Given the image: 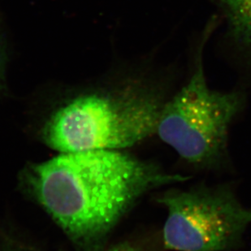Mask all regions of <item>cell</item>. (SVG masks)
Instances as JSON below:
<instances>
[{"label": "cell", "instance_id": "5b68a950", "mask_svg": "<svg viewBox=\"0 0 251 251\" xmlns=\"http://www.w3.org/2000/svg\"><path fill=\"white\" fill-rule=\"evenodd\" d=\"M225 12L235 40L251 50V0H215Z\"/></svg>", "mask_w": 251, "mask_h": 251}, {"label": "cell", "instance_id": "277c9868", "mask_svg": "<svg viewBox=\"0 0 251 251\" xmlns=\"http://www.w3.org/2000/svg\"><path fill=\"white\" fill-rule=\"evenodd\" d=\"M157 201L167 210L163 242L168 251L234 250L251 225V207L227 184L168 189Z\"/></svg>", "mask_w": 251, "mask_h": 251}, {"label": "cell", "instance_id": "6da1fadb", "mask_svg": "<svg viewBox=\"0 0 251 251\" xmlns=\"http://www.w3.org/2000/svg\"><path fill=\"white\" fill-rule=\"evenodd\" d=\"M188 179L116 150L61 153L28 174L36 199L68 234L82 241L107 232L146 193Z\"/></svg>", "mask_w": 251, "mask_h": 251}, {"label": "cell", "instance_id": "3957f363", "mask_svg": "<svg viewBox=\"0 0 251 251\" xmlns=\"http://www.w3.org/2000/svg\"><path fill=\"white\" fill-rule=\"evenodd\" d=\"M242 105L239 93L209 87L199 51L187 83L164 102L155 133L189 164L214 168L225 160L230 126Z\"/></svg>", "mask_w": 251, "mask_h": 251}, {"label": "cell", "instance_id": "52a82bcc", "mask_svg": "<svg viewBox=\"0 0 251 251\" xmlns=\"http://www.w3.org/2000/svg\"><path fill=\"white\" fill-rule=\"evenodd\" d=\"M111 251H136L129 246H122V247H117L116 249L112 250Z\"/></svg>", "mask_w": 251, "mask_h": 251}, {"label": "cell", "instance_id": "8992f818", "mask_svg": "<svg viewBox=\"0 0 251 251\" xmlns=\"http://www.w3.org/2000/svg\"><path fill=\"white\" fill-rule=\"evenodd\" d=\"M8 63V50L7 39L2 28V20L0 18V91H2L6 85V70Z\"/></svg>", "mask_w": 251, "mask_h": 251}, {"label": "cell", "instance_id": "7a4b0ae2", "mask_svg": "<svg viewBox=\"0 0 251 251\" xmlns=\"http://www.w3.org/2000/svg\"><path fill=\"white\" fill-rule=\"evenodd\" d=\"M72 95L43 128L45 142L61 153L118 150L156 133L164 97L134 75L114 76Z\"/></svg>", "mask_w": 251, "mask_h": 251}]
</instances>
